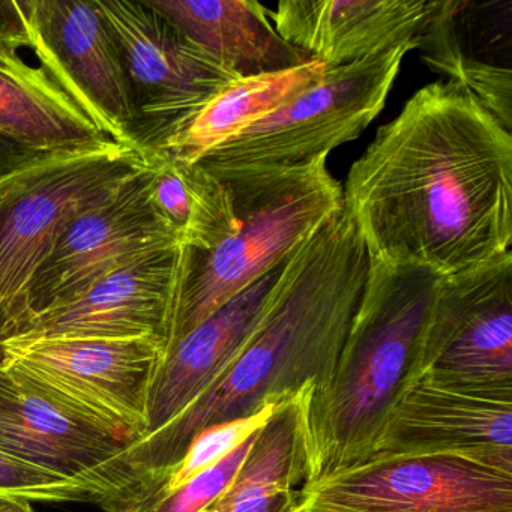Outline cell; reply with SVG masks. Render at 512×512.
<instances>
[{
    "mask_svg": "<svg viewBox=\"0 0 512 512\" xmlns=\"http://www.w3.org/2000/svg\"><path fill=\"white\" fill-rule=\"evenodd\" d=\"M440 278L427 268L371 260L334 371L307 400L304 485L373 457L389 416L421 380L425 329Z\"/></svg>",
    "mask_w": 512,
    "mask_h": 512,
    "instance_id": "3957f363",
    "label": "cell"
},
{
    "mask_svg": "<svg viewBox=\"0 0 512 512\" xmlns=\"http://www.w3.org/2000/svg\"><path fill=\"white\" fill-rule=\"evenodd\" d=\"M38 8L47 38L68 73L113 124L136 140L130 83L95 0H38Z\"/></svg>",
    "mask_w": 512,
    "mask_h": 512,
    "instance_id": "ffe728a7",
    "label": "cell"
},
{
    "mask_svg": "<svg viewBox=\"0 0 512 512\" xmlns=\"http://www.w3.org/2000/svg\"><path fill=\"white\" fill-rule=\"evenodd\" d=\"M431 0H283L269 19L326 70L416 43Z\"/></svg>",
    "mask_w": 512,
    "mask_h": 512,
    "instance_id": "2e32d148",
    "label": "cell"
},
{
    "mask_svg": "<svg viewBox=\"0 0 512 512\" xmlns=\"http://www.w3.org/2000/svg\"><path fill=\"white\" fill-rule=\"evenodd\" d=\"M421 379L512 400V253L442 277L425 329Z\"/></svg>",
    "mask_w": 512,
    "mask_h": 512,
    "instance_id": "ba28073f",
    "label": "cell"
},
{
    "mask_svg": "<svg viewBox=\"0 0 512 512\" xmlns=\"http://www.w3.org/2000/svg\"><path fill=\"white\" fill-rule=\"evenodd\" d=\"M386 455H457L512 475V400L464 394L421 379L377 439L373 457Z\"/></svg>",
    "mask_w": 512,
    "mask_h": 512,
    "instance_id": "9a60e30c",
    "label": "cell"
},
{
    "mask_svg": "<svg viewBox=\"0 0 512 512\" xmlns=\"http://www.w3.org/2000/svg\"><path fill=\"white\" fill-rule=\"evenodd\" d=\"M184 247L149 197V160L112 199L71 218L29 290L32 320L76 301L107 275Z\"/></svg>",
    "mask_w": 512,
    "mask_h": 512,
    "instance_id": "4fadbf2b",
    "label": "cell"
},
{
    "mask_svg": "<svg viewBox=\"0 0 512 512\" xmlns=\"http://www.w3.org/2000/svg\"><path fill=\"white\" fill-rule=\"evenodd\" d=\"M41 158L47 157H35L0 137V181Z\"/></svg>",
    "mask_w": 512,
    "mask_h": 512,
    "instance_id": "484cf974",
    "label": "cell"
},
{
    "mask_svg": "<svg viewBox=\"0 0 512 512\" xmlns=\"http://www.w3.org/2000/svg\"><path fill=\"white\" fill-rule=\"evenodd\" d=\"M370 254L346 206L287 259L256 323L226 370L173 421L128 448L133 475L172 469L193 440L242 421L308 386L325 385L370 274Z\"/></svg>",
    "mask_w": 512,
    "mask_h": 512,
    "instance_id": "7a4b0ae2",
    "label": "cell"
},
{
    "mask_svg": "<svg viewBox=\"0 0 512 512\" xmlns=\"http://www.w3.org/2000/svg\"><path fill=\"white\" fill-rule=\"evenodd\" d=\"M257 431L247 437L241 445L236 446L223 460L194 476L191 481L173 491L148 512H199L212 505L232 484L256 439Z\"/></svg>",
    "mask_w": 512,
    "mask_h": 512,
    "instance_id": "d4e9b609",
    "label": "cell"
},
{
    "mask_svg": "<svg viewBox=\"0 0 512 512\" xmlns=\"http://www.w3.org/2000/svg\"><path fill=\"white\" fill-rule=\"evenodd\" d=\"M164 350L157 338L10 341L0 349V364L20 368L103 424L140 439Z\"/></svg>",
    "mask_w": 512,
    "mask_h": 512,
    "instance_id": "7c38bea8",
    "label": "cell"
},
{
    "mask_svg": "<svg viewBox=\"0 0 512 512\" xmlns=\"http://www.w3.org/2000/svg\"><path fill=\"white\" fill-rule=\"evenodd\" d=\"M176 31L238 77L280 73L311 61L280 37L254 0H143Z\"/></svg>",
    "mask_w": 512,
    "mask_h": 512,
    "instance_id": "ac0fdd59",
    "label": "cell"
},
{
    "mask_svg": "<svg viewBox=\"0 0 512 512\" xmlns=\"http://www.w3.org/2000/svg\"><path fill=\"white\" fill-rule=\"evenodd\" d=\"M130 83L136 140L154 148L239 79L143 0H95Z\"/></svg>",
    "mask_w": 512,
    "mask_h": 512,
    "instance_id": "30bf717a",
    "label": "cell"
},
{
    "mask_svg": "<svg viewBox=\"0 0 512 512\" xmlns=\"http://www.w3.org/2000/svg\"><path fill=\"white\" fill-rule=\"evenodd\" d=\"M188 251L170 248L107 275L76 301L37 314L29 328L11 341L157 338L167 344Z\"/></svg>",
    "mask_w": 512,
    "mask_h": 512,
    "instance_id": "5bb4252c",
    "label": "cell"
},
{
    "mask_svg": "<svg viewBox=\"0 0 512 512\" xmlns=\"http://www.w3.org/2000/svg\"><path fill=\"white\" fill-rule=\"evenodd\" d=\"M149 197L188 250L209 251L235 235L239 220L227 185L203 164L148 148Z\"/></svg>",
    "mask_w": 512,
    "mask_h": 512,
    "instance_id": "603a6c76",
    "label": "cell"
},
{
    "mask_svg": "<svg viewBox=\"0 0 512 512\" xmlns=\"http://www.w3.org/2000/svg\"><path fill=\"white\" fill-rule=\"evenodd\" d=\"M403 44L326 70L319 85L199 161L208 167H290L358 139L385 107L407 53Z\"/></svg>",
    "mask_w": 512,
    "mask_h": 512,
    "instance_id": "52a82bcc",
    "label": "cell"
},
{
    "mask_svg": "<svg viewBox=\"0 0 512 512\" xmlns=\"http://www.w3.org/2000/svg\"><path fill=\"white\" fill-rule=\"evenodd\" d=\"M290 512H308V511H304V509L296 508V506H295V508H293L292 511H290Z\"/></svg>",
    "mask_w": 512,
    "mask_h": 512,
    "instance_id": "83f0119b",
    "label": "cell"
},
{
    "mask_svg": "<svg viewBox=\"0 0 512 512\" xmlns=\"http://www.w3.org/2000/svg\"><path fill=\"white\" fill-rule=\"evenodd\" d=\"M0 137L35 157L142 146L68 73L44 31L38 0H0Z\"/></svg>",
    "mask_w": 512,
    "mask_h": 512,
    "instance_id": "8992f818",
    "label": "cell"
},
{
    "mask_svg": "<svg viewBox=\"0 0 512 512\" xmlns=\"http://www.w3.org/2000/svg\"><path fill=\"white\" fill-rule=\"evenodd\" d=\"M308 512H512V475L457 455H386L302 485Z\"/></svg>",
    "mask_w": 512,
    "mask_h": 512,
    "instance_id": "8fae6325",
    "label": "cell"
},
{
    "mask_svg": "<svg viewBox=\"0 0 512 512\" xmlns=\"http://www.w3.org/2000/svg\"><path fill=\"white\" fill-rule=\"evenodd\" d=\"M313 389L277 404L232 484L212 503L215 512H290L298 505L295 487L307 481L305 410Z\"/></svg>",
    "mask_w": 512,
    "mask_h": 512,
    "instance_id": "44dd1931",
    "label": "cell"
},
{
    "mask_svg": "<svg viewBox=\"0 0 512 512\" xmlns=\"http://www.w3.org/2000/svg\"><path fill=\"white\" fill-rule=\"evenodd\" d=\"M343 199L374 262L478 265L511 250V131L460 83H431L377 130Z\"/></svg>",
    "mask_w": 512,
    "mask_h": 512,
    "instance_id": "6da1fadb",
    "label": "cell"
},
{
    "mask_svg": "<svg viewBox=\"0 0 512 512\" xmlns=\"http://www.w3.org/2000/svg\"><path fill=\"white\" fill-rule=\"evenodd\" d=\"M287 259L164 352L149 389L148 425L142 437L173 421L226 370L250 334Z\"/></svg>",
    "mask_w": 512,
    "mask_h": 512,
    "instance_id": "e0dca14e",
    "label": "cell"
},
{
    "mask_svg": "<svg viewBox=\"0 0 512 512\" xmlns=\"http://www.w3.org/2000/svg\"><path fill=\"white\" fill-rule=\"evenodd\" d=\"M488 5L469 0H434L416 38V49L428 67L469 89L511 131L512 70L482 58L487 52L500 53L487 47L499 49L502 40H511V34L500 32V19L511 10L502 13L503 4H499L487 26H482Z\"/></svg>",
    "mask_w": 512,
    "mask_h": 512,
    "instance_id": "d6986e66",
    "label": "cell"
},
{
    "mask_svg": "<svg viewBox=\"0 0 512 512\" xmlns=\"http://www.w3.org/2000/svg\"><path fill=\"white\" fill-rule=\"evenodd\" d=\"M146 163L145 146H112L41 158L0 181V349L31 325L29 290L62 227Z\"/></svg>",
    "mask_w": 512,
    "mask_h": 512,
    "instance_id": "5b68a950",
    "label": "cell"
},
{
    "mask_svg": "<svg viewBox=\"0 0 512 512\" xmlns=\"http://www.w3.org/2000/svg\"><path fill=\"white\" fill-rule=\"evenodd\" d=\"M0 512H35L31 502L19 497L0 496Z\"/></svg>",
    "mask_w": 512,
    "mask_h": 512,
    "instance_id": "4316f807",
    "label": "cell"
},
{
    "mask_svg": "<svg viewBox=\"0 0 512 512\" xmlns=\"http://www.w3.org/2000/svg\"><path fill=\"white\" fill-rule=\"evenodd\" d=\"M205 167L229 188L239 227L212 250L188 251L166 350L277 268L344 206L326 157L290 167Z\"/></svg>",
    "mask_w": 512,
    "mask_h": 512,
    "instance_id": "277c9868",
    "label": "cell"
},
{
    "mask_svg": "<svg viewBox=\"0 0 512 512\" xmlns=\"http://www.w3.org/2000/svg\"><path fill=\"white\" fill-rule=\"evenodd\" d=\"M136 440L0 364V449L16 460L88 488L100 503L133 481L125 455Z\"/></svg>",
    "mask_w": 512,
    "mask_h": 512,
    "instance_id": "9c48e42d",
    "label": "cell"
},
{
    "mask_svg": "<svg viewBox=\"0 0 512 512\" xmlns=\"http://www.w3.org/2000/svg\"><path fill=\"white\" fill-rule=\"evenodd\" d=\"M326 67L311 61L263 76L239 77L154 148L188 164L229 142L325 79Z\"/></svg>",
    "mask_w": 512,
    "mask_h": 512,
    "instance_id": "7402d4cb",
    "label": "cell"
},
{
    "mask_svg": "<svg viewBox=\"0 0 512 512\" xmlns=\"http://www.w3.org/2000/svg\"><path fill=\"white\" fill-rule=\"evenodd\" d=\"M0 496L28 502H97L88 488L22 463L0 449Z\"/></svg>",
    "mask_w": 512,
    "mask_h": 512,
    "instance_id": "cb8c5ba5",
    "label": "cell"
}]
</instances>
